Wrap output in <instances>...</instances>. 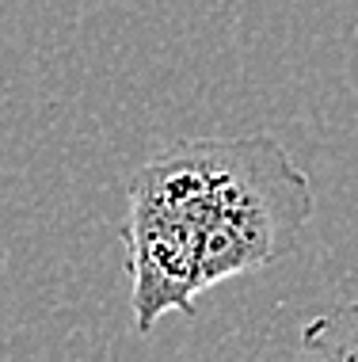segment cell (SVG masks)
<instances>
[{
	"mask_svg": "<svg viewBox=\"0 0 358 362\" xmlns=\"http://www.w3.org/2000/svg\"><path fill=\"white\" fill-rule=\"evenodd\" d=\"M294 362H358V301L335 305L309 320Z\"/></svg>",
	"mask_w": 358,
	"mask_h": 362,
	"instance_id": "cell-2",
	"label": "cell"
},
{
	"mask_svg": "<svg viewBox=\"0 0 358 362\" xmlns=\"http://www.w3.org/2000/svg\"><path fill=\"white\" fill-rule=\"evenodd\" d=\"M313 187L270 134L187 138L130 175L122 248L133 332L195 313L206 290L263 271L297 248Z\"/></svg>",
	"mask_w": 358,
	"mask_h": 362,
	"instance_id": "cell-1",
	"label": "cell"
}]
</instances>
